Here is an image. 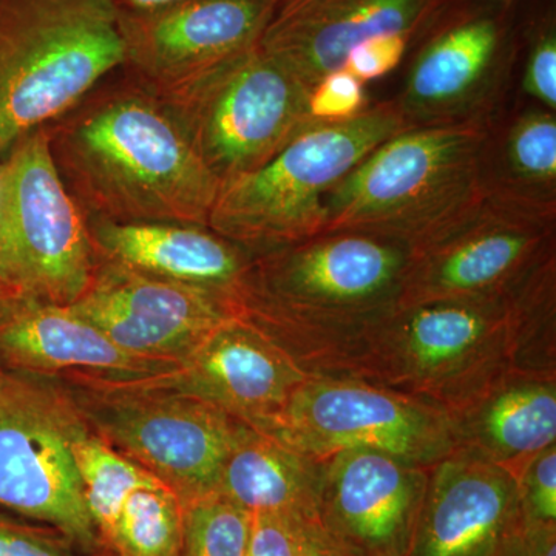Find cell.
Listing matches in <instances>:
<instances>
[{
	"label": "cell",
	"instance_id": "obj_27",
	"mask_svg": "<svg viewBox=\"0 0 556 556\" xmlns=\"http://www.w3.org/2000/svg\"><path fill=\"white\" fill-rule=\"evenodd\" d=\"M251 514L219 492L185 504L181 556H244Z\"/></svg>",
	"mask_w": 556,
	"mask_h": 556
},
{
	"label": "cell",
	"instance_id": "obj_37",
	"mask_svg": "<svg viewBox=\"0 0 556 556\" xmlns=\"http://www.w3.org/2000/svg\"><path fill=\"white\" fill-rule=\"evenodd\" d=\"M178 0H115L121 10L126 11H149L169 5Z\"/></svg>",
	"mask_w": 556,
	"mask_h": 556
},
{
	"label": "cell",
	"instance_id": "obj_13",
	"mask_svg": "<svg viewBox=\"0 0 556 556\" xmlns=\"http://www.w3.org/2000/svg\"><path fill=\"white\" fill-rule=\"evenodd\" d=\"M84 413L108 441L170 486L182 506L217 492L241 420L207 402L142 387H109Z\"/></svg>",
	"mask_w": 556,
	"mask_h": 556
},
{
	"label": "cell",
	"instance_id": "obj_23",
	"mask_svg": "<svg viewBox=\"0 0 556 556\" xmlns=\"http://www.w3.org/2000/svg\"><path fill=\"white\" fill-rule=\"evenodd\" d=\"M318 467L320 460L241 422L217 492L249 514L295 515L318 525Z\"/></svg>",
	"mask_w": 556,
	"mask_h": 556
},
{
	"label": "cell",
	"instance_id": "obj_11",
	"mask_svg": "<svg viewBox=\"0 0 556 556\" xmlns=\"http://www.w3.org/2000/svg\"><path fill=\"white\" fill-rule=\"evenodd\" d=\"M268 434L317 460L345 450H371L430 468L459 450L447 409L334 376H308Z\"/></svg>",
	"mask_w": 556,
	"mask_h": 556
},
{
	"label": "cell",
	"instance_id": "obj_6",
	"mask_svg": "<svg viewBox=\"0 0 556 556\" xmlns=\"http://www.w3.org/2000/svg\"><path fill=\"white\" fill-rule=\"evenodd\" d=\"M405 129L409 126L394 100L368 105L351 119L316 121L258 169L222 186L208 229L252 257L321 233L328 193Z\"/></svg>",
	"mask_w": 556,
	"mask_h": 556
},
{
	"label": "cell",
	"instance_id": "obj_35",
	"mask_svg": "<svg viewBox=\"0 0 556 556\" xmlns=\"http://www.w3.org/2000/svg\"><path fill=\"white\" fill-rule=\"evenodd\" d=\"M302 556H350L345 552L340 551L338 546L328 540V536L318 530L316 536L311 540L308 547L305 548Z\"/></svg>",
	"mask_w": 556,
	"mask_h": 556
},
{
	"label": "cell",
	"instance_id": "obj_34",
	"mask_svg": "<svg viewBox=\"0 0 556 556\" xmlns=\"http://www.w3.org/2000/svg\"><path fill=\"white\" fill-rule=\"evenodd\" d=\"M503 556H556V525L522 521Z\"/></svg>",
	"mask_w": 556,
	"mask_h": 556
},
{
	"label": "cell",
	"instance_id": "obj_9",
	"mask_svg": "<svg viewBox=\"0 0 556 556\" xmlns=\"http://www.w3.org/2000/svg\"><path fill=\"white\" fill-rule=\"evenodd\" d=\"M415 43L394 98L409 127L495 123L518 54L515 0H448Z\"/></svg>",
	"mask_w": 556,
	"mask_h": 556
},
{
	"label": "cell",
	"instance_id": "obj_4",
	"mask_svg": "<svg viewBox=\"0 0 556 556\" xmlns=\"http://www.w3.org/2000/svg\"><path fill=\"white\" fill-rule=\"evenodd\" d=\"M508 369L506 302L439 300L397 305L320 376L365 380L453 415Z\"/></svg>",
	"mask_w": 556,
	"mask_h": 556
},
{
	"label": "cell",
	"instance_id": "obj_22",
	"mask_svg": "<svg viewBox=\"0 0 556 556\" xmlns=\"http://www.w3.org/2000/svg\"><path fill=\"white\" fill-rule=\"evenodd\" d=\"M459 450L506 468L515 478L556 444V378L508 371L453 413Z\"/></svg>",
	"mask_w": 556,
	"mask_h": 556
},
{
	"label": "cell",
	"instance_id": "obj_24",
	"mask_svg": "<svg viewBox=\"0 0 556 556\" xmlns=\"http://www.w3.org/2000/svg\"><path fill=\"white\" fill-rule=\"evenodd\" d=\"M485 195L556 215V112L525 109L493 123L482 160Z\"/></svg>",
	"mask_w": 556,
	"mask_h": 556
},
{
	"label": "cell",
	"instance_id": "obj_29",
	"mask_svg": "<svg viewBox=\"0 0 556 556\" xmlns=\"http://www.w3.org/2000/svg\"><path fill=\"white\" fill-rule=\"evenodd\" d=\"M318 530L317 522L295 515L251 514L244 556H302Z\"/></svg>",
	"mask_w": 556,
	"mask_h": 556
},
{
	"label": "cell",
	"instance_id": "obj_28",
	"mask_svg": "<svg viewBox=\"0 0 556 556\" xmlns=\"http://www.w3.org/2000/svg\"><path fill=\"white\" fill-rule=\"evenodd\" d=\"M521 89L540 108L556 112V17L547 11L527 31Z\"/></svg>",
	"mask_w": 556,
	"mask_h": 556
},
{
	"label": "cell",
	"instance_id": "obj_2",
	"mask_svg": "<svg viewBox=\"0 0 556 556\" xmlns=\"http://www.w3.org/2000/svg\"><path fill=\"white\" fill-rule=\"evenodd\" d=\"M65 150L90 199L115 222L206 226L222 181L166 105L116 98L70 129Z\"/></svg>",
	"mask_w": 556,
	"mask_h": 556
},
{
	"label": "cell",
	"instance_id": "obj_32",
	"mask_svg": "<svg viewBox=\"0 0 556 556\" xmlns=\"http://www.w3.org/2000/svg\"><path fill=\"white\" fill-rule=\"evenodd\" d=\"M412 40L402 35L378 36L362 42L348 54L343 70L367 84L382 78L404 60Z\"/></svg>",
	"mask_w": 556,
	"mask_h": 556
},
{
	"label": "cell",
	"instance_id": "obj_7",
	"mask_svg": "<svg viewBox=\"0 0 556 556\" xmlns=\"http://www.w3.org/2000/svg\"><path fill=\"white\" fill-rule=\"evenodd\" d=\"M309 93L255 46L164 90L163 104L223 186L258 169L316 123Z\"/></svg>",
	"mask_w": 556,
	"mask_h": 556
},
{
	"label": "cell",
	"instance_id": "obj_8",
	"mask_svg": "<svg viewBox=\"0 0 556 556\" xmlns=\"http://www.w3.org/2000/svg\"><path fill=\"white\" fill-rule=\"evenodd\" d=\"M91 237L42 129L0 161V281L24 300L72 305L94 276Z\"/></svg>",
	"mask_w": 556,
	"mask_h": 556
},
{
	"label": "cell",
	"instance_id": "obj_12",
	"mask_svg": "<svg viewBox=\"0 0 556 556\" xmlns=\"http://www.w3.org/2000/svg\"><path fill=\"white\" fill-rule=\"evenodd\" d=\"M556 254V215L484 195L413 249L399 305L455 300L503 302Z\"/></svg>",
	"mask_w": 556,
	"mask_h": 556
},
{
	"label": "cell",
	"instance_id": "obj_16",
	"mask_svg": "<svg viewBox=\"0 0 556 556\" xmlns=\"http://www.w3.org/2000/svg\"><path fill=\"white\" fill-rule=\"evenodd\" d=\"M306 379L283 348L240 314L215 328L169 375L129 387L200 399L269 433Z\"/></svg>",
	"mask_w": 556,
	"mask_h": 556
},
{
	"label": "cell",
	"instance_id": "obj_5",
	"mask_svg": "<svg viewBox=\"0 0 556 556\" xmlns=\"http://www.w3.org/2000/svg\"><path fill=\"white\" fill-rule=\"evenodd\" d=\"M123 64L115 0H0V161Z\"/></svg>",
	"mask_w": 556,
	"mask_h": 556
},
{
	"label": "cell",
	"instance_id": "obj_21",
	"mask_svg": "<svg viewBox=\"0 0 556 556\" xmlns=\"http://www.w3.org/2000/svg\"><path fill=\"white\" fill-rule=\"evenodd\" d=\"M90 237L119 265L225 292L240 302L254 258L206 226L101 219Z\"/></svg>",
	"mask_w": 556,
	"mask_h": 556
},
{
	"label": "cell",
	"instance_id": "obj_3",
	"mask_svg": "<svg viewBox=\"0 0 556 556\" xmlns=\"http://www.w3.org/2000/svg\"><path fill=\"white\" fill-rule=\"evenodd\" d=\"M493 124L409 127L365 156L328 193L321 232L427 243L485 195L482 160Z\"/></svg>",
	"mask_w": 556,
	"mask_h": 556
},
{
	"label": "cell",
	"instance_id": "obj_18",
	"mask_svg": "<svg viewBox=\"0 0 556 556\" xmlns=\"http://www.w3.org/2000/svg\"><path fill=\"white\" fill-rule=\"evenodd\" d=\"M448 0H277L258 47L309 91L378 36L415 42ZM413 46V43H412Z\"/></svg>",
	"mask_w": 556,
	"mask_h": 556
},
{
	"label": "cell",
	"instance_id": "obj_33",
	"mask_svg": "<svg viewBox=\"0 0 556 556\" xmlns=\"http://www.w3.org/2000/svg\"><path fill=\"white\" fill-rule=\"evenodd\" d=\"M72 541L0 518V556H76Z\"/></svg>",
	"mask_w": 556,
	"mask_h": 556
},
{
	"label": "cell",
	"instance_id": "obj_14",
	"mask_svg": "<svg viewBox=\"0 0 556 556\" xmlns=\"http://www.w3.org/2000/svg\"><path fill=\"white\" fill-rule=\"evenodd\" d=\"M68 306L123 350L178 364L215 328L241 314L240 300L225 292L119 263L94 273L90 287Z\"/></svg>",
	"mask_w": 556,
	"mask_h": 556
},
{
	"label": "cell",
	"instance_id": "obj_19",
	"mask_svg": "<svg viewBox=\"0 0 556 556\" xmlns=\"http://www.w3.org/2000/svg\"><path fill=\"white\" fill-rule=\"evenodd\" d=\"M522 521L517 478L456 450L428 468L409 556H503Z\"/></svg>",
	"mask_w": 556,
	"mask_h": 556
},
{
	"label": "cell",
	"instance_id": "obj_38",
	"mask_svg": "<svg viewBox=\"0 0 556 556\" xmlns=\"http://www.w3.org/2000/svg\"><path fill=\"white\" fill-rule=\"evenodd\" d=\"M0 372H2V369H0Z\"/></svg>",
	"mask_w": 556,
	"mask_h": 556
},
{
	"label": "cell",
	"instance_id": "obj_25",
	"mask_svg": "<svg viewBox=\"0 0 556 556\" xmlns=\"http://www.w3.org/2000/svg\"><path fill=\"white\" fill-rule=\"evenodd\" d=\"M504 302L508 367L556 378V254L540 263Z\"/></svg>",
	"mask_w": 556,
	"mask_h": 556
},
{
	"label": "cell",
	"instance_id": "obj_17",
	"mask_svg": "<svg viewBox=\"0 0 556 556\" xmlns=\"http://www.w3.org/2000/svg\"><path fill=\"white\" fill-rule=\"evenodd\" d=\"M277 0H178L119 9L126 62L169 90L258 46Z\"/></svg>",
	"mask_w": 556,
	"mask_h": 556
},
{
	"label": "cell",
	"instance_id": "obj_31",
	"mask_svg": "<svg viewBox=\"0 0 556 556\" xmlns=\"http://www.w3.org/2000/svg\"><path fill=\"white\" fill-rule=\"evenodd\" d=\"M368 105L365 84L343 68L318 80L311 90L308 100L311 119L317 123L354 118Z\"/></svg>",
	"mask_w": 556,
	"mask_h": 556
},
{
	"label": "cell",
	"instance_id": "obj_30",
	"mask_svg": "<svg viewBox=\"0 0 556 556\" xmlns=\"http://www.w3.org/2000/svg\"><path fill=\"white\" fill-rule=\"evenodd\" d=\"M517 481L527 521L556 525V444L530 459Z\"/></svg>",
	"mask_w": 556,
	"mask_h": 556
},
{
	"label": "cell",
	"instance_id": "obj_1",
	"mask_svg": "<svg viewBox=\"0 0 556 556\" xmlns=\"http://www.w3.org/2000/svg\"><path fill=\"white\" fill-rule=\"evenodd\" d=\"M413 251L364 232H321L252 258L241 316L308 376L396 308Z\"/></svg>",
	"mask_w": 556,
	"mask_h": 556
},
{
	"label": "cell",
	"instance_id": "obj_15",
	"mask_svg": "<svg viewBox=\"0 0 556 556\" xmlns=\"http://www.w3.org/2000/svg\"><path fill=\"white\" fill-rule=\"evenodd\" d=\"M427 484L428 468L386 453H336L318 467V526L350 556H409Z\"/></svg>",
	"mask_w": 556,
	"mask_h": 556
},
{
	"label": "cell",
	"instance_id": "obj_10",
	"mask_svg": "<svg viewBox=\"0 0 556 556\" xmlns=\"http://www.w3.org/2000/svg\"><path fill=\"white\" fill-rule=\"evenodd\" d=\"M87 433L78 409L64 397L0 372V506L100 555L104 548L75 460V444Z\"/></svg>",
	"mask_w": 556,
	"mask_h": 556
},
{
	"label": "cell",
	"instance_id": "obj_36",
	"mask_svg": "<svg viewBox=\"0 0 556 556\" xmlns=\"http://www.w3.org/2000/svg\"><path fill=\"white\" fill-rule=\"evenodd\" d=\"M22 302H24V299L20 294H16L13 289L0 281V321L9 317Z\"/></svg>",
	"mask_w": 556,
	"mask_h": 556
},
{
	"label": "cell",
	"instance_id": "obj_20",
	"mask_svg": "<svg viewBox=\"0 0 556 556\" xmlns=\"http://www.w3.org/2000/svg\"><path fill=\"white\" fill-rule=\"evenodd\" d=\"M0 356L36 371L93 376L105 387L138 386L178 367L123 350L68 305L36 300H24L0 321Z\"/></svg>",
	"mask_w": 556,
	"mask_h": 556
},
{
	"label": "cell",
	"instance_id": "obj_26",
	"mask_svg": "<svg viewBox=\"0 0 556 556\" xmlns=\"http://www.w3.org/2000/svg\"><path fill=\"white\" fill-rule=\"evenodd\" d=\"M75 460L84 500L101 541L126 497L153 475L89 433L76 442Z\"/></svg>",
	"mask_w": 556,
	"mask_h": 556
}]
</instances>
